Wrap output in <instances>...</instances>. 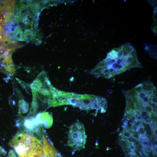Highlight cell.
I'll use <instances>...</instances> for the list:
<instances>
[{"instance_id":"9","label":"cell","mask_w":157,"mask_h":157,"mask_svg":"<svg viewBox=\"0 0 157 157\" xmlns=\"http://www.w3.org/2000/svg\"><path fill=\"white\" fill-rule=\"evenodd\" d=\"M126 138H130L131 136V134L128 130H125L121 133Z\"/></svg>"},{"instance_id":"1","label":"cell","mask_w":157,"mask_h":157,"mask_svg":"<svg viewBox=\"0 0 157 157\" xmlns=\"http://www.w3.org/2000/svg\"><path fill=\"white\" fill-rule=\"evenodd\" d=\"M133 67L142 68V66L134 48L131 43H126L111 50L92 73L97 77L108 78Z\"/></svg>"},{"instance_id":"13","label":"cell","mask_w":157,"mask_h":157,"mask_svg":"<svg viewBox=\"0 0 157 157\" xmlns=\"http://www.w3.org/2000/svg\"><path fill=\"white\" fill-rule=\"evenodd\" d=\"M153 157H157L156 154H154Z\"/></svg>"},{"instance_id":"2","label":"cell","mask_w":157,"mask_h":157,"mask_svg":"<svg viewBox=\"0 0 157 157\" xmlns=\"http://www.w3.org/2000/svg\"><path fill=\"white\" fill-rule=\"evenodd\" d=\"M70 105L85 110L96 109L104 113L107 107V101L105 98L93 95H78L71 101Z\"/></svg>"},{"instance_id":"4","label":"cell","mask_w":157,"mask_h":157,"mask_svg":"<svg viewBox=\"0 0 157 157\" xmlns=\"http://www.w3.org/2000/svg\"><path fill=\"white\" fill-rule=\"evenodd\" d=\"M17 154L18 157H63L58 152H51L42 147L30 148Z\"/></svg>"},{"instance_id":"11","label":"cell","mask_w":157,"mask_h":157,"mask_svg":"<svg viewBox=\"0 0 157 157\" xmlns=\"http://www.w3.org/2000/svg\"><path fill=\"white\" fill-rule=\"evenodd\" d=\"M7 157H16V156L13 151L10 150L8 153Z\"/></svg>"},{"instance_id":"6","label":"cell","mask_w":157,"mask_h":157,"mask_svg":"<svg viewBox=\"0 0 157 157\" xmlns=\"http://www.w3.org/2000/svg\"><path fill=\"white\" fill-rule=\"evenodd\" d=\"M11 50L9 51L8 54L3 60L2 65L9 73L13 74L15 73V69L11 58Z\"/></svg>"},{"instance_id":"12","label":"cell","mask_w":157,"mask_h":157,"mask_svg":"<svg viewBox=\"0 0 157 157\" xmlns=\"http://www.w3.org/2000/svg\"><path fill=\"white\" fill-rule=\"evenodd\" d=\"M3 42V39L0 38V44Z\"/></svg>"},{"instance_id":"10","label":"cell","mask_w":157,"mask_h":157,"mask_svg":"<svg viewBox=\"0 0 157 157\" xmlns=\"http://www.w3.org/2000/svg\"><path fill=\"white\" fill-rule=\"evenodd\" d=\"M144 146L141 143H140L138 144L135 146V148H137V150H140V151H141L142 149L144 147Z\"/></svg>"},{"instance_id":"5","label":"cell","mask_w":157,"mask_h":157,"mask_svg":"<svg viewBox=\"0 0 157 157\" xmlns=\"http://www.w3.org/2000/svg\"><path fill=\"white\" fill-rule=\"evenodd\" d=\"M33 117L35 124L37 125H42L44 128H48L52 125L53 120L52 115L49 112L40 113Z\"/></svg>"},{"instance_id":"7","label":"cell","mask_w":157,"mask_h":157,"mask_svg":"<svg viewBox=\"0 0 157 157\" xmlns=\"http://www.w3.org/2000/svg\"><path fill=\"white\" fill-rule=\"evenodd\" d=\"M19 105L20 112H21L22 113H25L28 110V105L24 100H20Z\"/></svg>"},{"instance_id":"8","label":"cell","mask_w":157,"mask_h":157,"mask_svg":"<svg viewBox=\"0 0 157 157\" xmlns=\"http://www.w3.org/2000/svg\"><path fill=\"white\" fill-rule=\"evenodd\" d=\"M6 15L3 8H0V23H3L6 19Z\"/></svg>"},{"instance_id":"3","label":"cell","mask_w":157,"mask_h":157,"mask_svg":"<svg viewBox=\"0 0 157 157\" xmlns=\"http://www.w3.org/2000/svg\"><path fill=\"white\" fill-rule=\"evenodd\" d=\"M86 138L84 126L83 123L77 122L70 126L68 138V144L70 147L76 150L84 148Z\"/></svg>"}]
</instances>
